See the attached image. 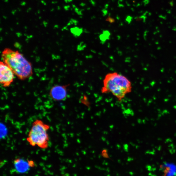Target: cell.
Masks as SVG:
<instances>
[{
  "label": "cell",
  "instance_id": "6da1fadb",
  "mask_svg": "<svg viewBox=\"0 0 176 176\" xmlns=\"http://www.w3.org/2000/svg\"><path fill=\"white\" fill-rule=\"evenodd\" d=\"M1 57L3 61L12 69L19 79L24 80L32 76L31 63L19 51L6 48L3 51Z\"/></svg>",
  "mask_w": 176,
  "mask_h": 176
},
{
  "label": "cell",
  "instance_id": "5b68a950",
  "mask_svg": "<svg viewBox=\"0 0 176 176\" xmlns=\"http://www.w3.org/2000/svg\"><path fill=\"white\" fill-rule=\"evenodd\" d=\"M69 85H56L50 89L49 96L52 99L55 101H61L65 100L68 96L67 88Z\"/></svg>",
  "mask_w": 176,
  "mask_h": 176
},
{
  "label": "cell",
  "instance_id": "52a82bcc",
  "mask_svg": "<svg viewBox=\"0 0 176 176\" xmlns=\"http://www.w3.org/2000/svg\"><path fill=\"white\" fill-rule=\"evenodd\" d=\"M109 33L108 31H105L103 34H102L101 35V40H104L105 39V38H107L108 37H109Z\"/></svg>",
  "mask_w": 176,
  "mask_h": 176
},
{
  "label": "cell",
  "instance_id": "3957f363",
  "mask_svg": "<svg viewBox=\"0 0 176 176\" xmlns=\"http://www.w3.org/2000/svg\"><path fill=\"white\" fill-rule=\"evenodd\" d=\"M50 129L49 125L40 119H36L32 124L27 141L32 147L37 146L43 149L48 148L49 137L48 132Z\"/></svg>",
  "mask_w": 176,
  "mask_h": 176
},
{
  "label": "cell",
  "instance_id": "277c9868",
  "mask_svg": "<svg viewBox=\"0 0 176 176\" xmlns=\"http://www.w3.org/2000/svg\"><path fill=\"white\" fill-rule=\"evenodd\" d=\"M0 82L4 87H9L13 82L14 73L3 61L0 62Z\"/></svg>",
  "mask_w": 176,
  "mask_h": 176
},
{
  "label": "cell",
  "instance_id": "8992f818",
  "mask_svg": "<svg viewBox=\"0 0 176 176\" xmlns=\"http://www.w3.org/2000/svg\"><path fill=\"white\" fill-rule=\"evenodd\" d=\"M14 166L17 173L24 174L30 170L31 168L34 167L35 164L34 161L18 158L13 161Z\"/></svg>",
  "mask_w": 176,
  "mask_h": 176
},
{
  "label": "cell",
  "instance_id": "ba28073f",
  "mask_svg": "<svg viewBox=\"0 0 176 176\" xmlns=\"http://www.w3.org/2000/svg\"><path fill=\"white\" fill-rule=\"evenodd\" d=\"M162 176H165V175Z\"/></svg>",
  "mask_w": 176,
  "mask_h": 176
},
{
  "label": "cell",
  "instance_id": "7a4b0ae2",
  "mask_svg": "<svg viewBox=\"0 0 176 176\" xmlns=\"http://www.w3.org/2000/svg\"><path fill=\"white\" fill-rule=\"evenodd\" d=\"M131 90V84L129 79L118 73L113 72L105 76L101 92L103 94L111 93L121 101Z\"/></svg>",
  "mask_w": 176,
  "mask_h": 176
}]
</instances>
